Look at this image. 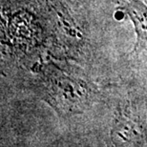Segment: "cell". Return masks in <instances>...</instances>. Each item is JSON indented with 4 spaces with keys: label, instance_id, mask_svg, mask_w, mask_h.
<instances>
[{
    "label": "cell",
    "instance_id": "6da1fadb",
    "mask_svg": "<svg viewBox=\"0 0 147 147\" xmlns=\"http://www.w3.org/2000/svg\"><path fill=\"white\" fill-rule=\"evenodd\" d=\"M50 96L66 112L80 111L87 103L89 93L82 81L61 73L49 76Z\"/></svg>",
    "mask_w": 147,
    "mask_h": 147
},
{
    "label": "cell",
    "instance_id": "7a4b0ae2",
    "mask_svg": "<svg viewBox=\"0 0 147 147\" xmlns=\"http://www.w3.org/2000/svg\"><path fill=\"white\" fill-rule=\"evenodd\" d=\"M110 136L116 146L146 145L147 128L144 119L138 113L121 111L114 120Z\"/></svg>",
    "mask_w": 147,
    "mask_h": 147
},
{
    "label": "cell",
    "instance_id": "3957f363",
    "mask_svg": "<svg viewBox=\"0 0 147 147\" xmlns=\"http://www.w3.org/2000/svg\"><path fill=\"white\" fill-rule=\"evenodd\" d=\"M120 9L134 26L136 33L134 50L139 54L147 44V5L142 0H129L123 3Z\"/></svg>",
    "mask_w": 147,
    "mask_h": 147
}]
</instances>
